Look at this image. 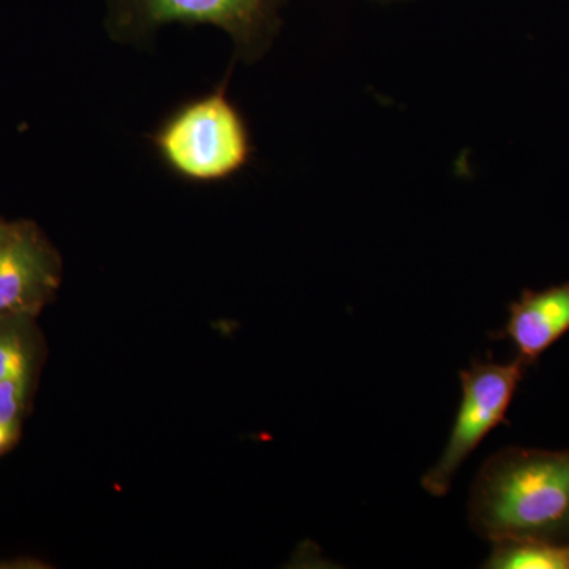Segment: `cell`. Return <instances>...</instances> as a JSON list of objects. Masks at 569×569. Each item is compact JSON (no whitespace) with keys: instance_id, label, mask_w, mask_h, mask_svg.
Returning <instances> with one entry per match:
<instances>
[{"instance_id":"obj_6","label":"cell","mask_w":569,"mask_h":569,"mask_svg":"<svg viewBox=\"0 0 569 569\" xmlns=\"http://www.w3.org/2000/svg\"><path fill=\"white\" fill-rule=\"evenodd\" d=\"M569 332V282L541 291H523L509 306L501 337L518 351V359L530 367L553 343Z\"/></svg>"},{"instance_id":"obj_11","label":"cell","mask_w":569,"mask_h":569,"mask_svg":"<svg viewBox=\"0 0 569 569\" xmlns=\"http://www.w3.org/2000/svg\"><path fill=\"white\" fill-rule=\"evenodd\" d=\"M378 2H403V0H378Z\"/></svg>"},{"instance_id":"obj_1","label":"cell","mask_w":569,"mask_h":569,"mask_svg":"<svg viewBox=\"0 0 569 569\" xmlns=\"http://www.w3.org/2000/svg\"><path fill=\"white\" fill-rule=\"evenodd\" d=\"M468 522L490 542L569 546V448H505L490 456L471 486Z\"/></svg>"},{"instance_id":"obj_7","label":"cell","mask_w":569,"mask_h":569,"mask_svg":"<svg viewBox=\"0 0 569 569\" xmlns=\"http://www.w3.org/2000/svg\"><path fill=\"white\" fill-rule=\"evenodd\" d=\"M488 569H569V546L542 541L492 542Z\"/></svg>"},{"instance_id":"obj_4","label":"cell","mask_w":569,"mask_h":569,"mask_svg":"<svg viewBox=\"0 0 569 569\" xmlns=\"http://www.w3.org/2000/svg\"><path fill=\"white\" fill-rule=\"evenodd\" d=\"M527 369L516 358L511 362L473 361L460 372L462 400L458 417L440 459L421 479L429 496H447L463 462L493 429L507 421L512 397Z\"/></svg>"},{"instance_id":"obj_2","label":"cell","mask_w":569,"mask_h":569,"mask_svg":"<svg viewBox=\"0 0 569 569\" xmlns=\"http://www.w3.org/2000/svg\"><path fill=\"white\" fill-rule=\"evenodd\" d=\"M287 0H107L104 28L122 44L148 43L164 26L204 24L233 41L241 61L254 62L271 48Z\"/></svg>"},{"instance_id":"obj_5","label":"cell","mask_w":569,"mask_h":569,"mask_svg":"<svg viewBox=\"0 0 569 569\" xmlns=\"http://www.w3.org/2000/svg\"><path fill=\"white\" fill-rule=\"evenodd\" d=\"M58 250L36 223L11 222L0 242V317H36L61 284Z\"/></svg>"},{"instance_id":"obj_9","label":"cell","mask_w":569,"mask_h":569,"mask_svg":"<svg viewBox=\"0 0 569 569\" xmlns=\"http://www.w3.org/2000/svg\"><path fill=\"white\" fill-rule=\"evenodd\" d=\"M18 436H20V429H14V427L6 426L0 422V456L13 447Z\"/></svg>"},{"instance_id":"obj_8","label":"cell","mask_w":569,"mask_h":569,"mask_svg":"<svg viewBox=\"0 0 569 569\" xmlns=\"http://www.w3.org/2000/svg\"><path fill=\"white\" fill-rule=\"evenodd\" d=\"M32 317H0V381L33 376L36 336Z\"/></svg>"},{"instance_id":"obj_10","label":"cell","mask_w":569,"mask_h":569,"mask_svg":"<svg viewBox=\"0 0 569 569\" xmlns=\"http://www.w3.org/2000/svg\"><path fill=\"white\" fill-rule=\"evenodd\" d=\"M11 222H7L0 217V242L6 238L7 233H9Z\"/></svg>"},{"instance_id":"obj_3","label":"cell","mask_w":569,"mask_h":569,"mask_svg":"<svg viewBox=\"0 0 569 569\" xmlns=\"http://www.w3.org/2000/svg\"><path fill=\"white\" fill-rule=\"evenodd\" d=\"M160 159L189 182H222L252 159L249 127L224 86L179 107L152 134Z\"/></svg>"}]
</instances>
